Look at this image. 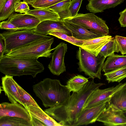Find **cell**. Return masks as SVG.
I'll list each match as a JSON object with an SVG mask.
<instances>
[{
	"instance_id": "2",
	"label": "cell",
	"mask_w": 126,
	"mask_h": 126,
	"mask_svg": "<svg viewBox=\"0 0 126 126\" xmlns=\"http://www.w3.org/2000/svg\"><path fill=\"white\" fill-rule=\"evenodd\" d=\"M33 92L45 107H52L63 103L71 95L66 86L59 80L48 78L33 85Z\"/></svg>"
},
{
	"instance_id": "9",
	"label": "cell",
	"mask_w": 126,
	"mask_h": 126,
	"mask_svg": "<svg viewBox=\"0 0 126 126\" xmlns=\"http://www.w3.org/2000/svg\"><path fill=\"white\" fill-rule=\"evenodd\" d=\"M126 86V82L120 83L115 86L103 89H100L99 88L96 89L88 97L82 109L90 108L105 102H108L113 95Z\"/></svg>"
},
{
	"instance_id": "37",
	"label": "cell",
	"mask_w": 126,
	"mask_h": 126,
	"mask_svg": "<svg viewBox=\"0 0 126 126\" xmlns=\"http://www.w3.org/2000/svg\"><path fill=\"white\" fill-rule=\"evenodd\" d=\"M31 126H46L43 123L32 116H31Z\"/></svg>"
},
{
	"instance_id": "35",
	"label": "cell",
	"mask_w": 126,
	"mask_h": 126,
	"mask_svg": "<svg viewBox=\"0 0 126 126\" xmlns=\"http://www.w3.org/2000/svg\"><path fill=\"white\" fill-rule=\"evenodd\" d=\"M0 28L1 29L9 31L24 30L17 28L8 20L2 21L0 23Z\"/></svg>"
},
{
	"instance_id": "39",
	"label": "cell",
	"mask_w": 126,
	"mask_h": 126,
	"mask_svg": "<svg viewBox=\"0 0 126 126\" xmlns=\"http://www.w3.org/2000/svg\"><path fill=\"white\" fill-rule=\"evenodd\" d=\"M7 0H0V11L3 8Z\"/></svg>"
},
{
	"instance_id": "5",
	"label": "cell",
	"mask_w": 126,
	"mask_h": 126,
	"mask_svg": "<svg viewBox=\"0 0 126 126\" xmlns=\"http://www.w3.org/2000/svg\"><path fill=\"white\" fill-rule=\"evenodd\" d=\"M79 61L78 69L80 72L93 79H101V72L106 58L99 54L96 56L79 47L76 55Z\"/></svg>"
},
{
	"instance_id": "36",
	"label": "cell",
	"mask_w": 126,
	"mask_h": 126,
	"mask_svg": "<svg viewBox=\"0 0 126 126\" xmlns=\"http://www.w3.org/2000/svg\"><path fill=\"white\" fill-rule=\"evenodd\" d=\"M118 21L121 27H126V8L119 13Z\"/></svg>"
},
{
	"instance_id": "21",
	"label": "cell",
	"mask_w": 126,
	"mask_h": 126,
	"mask_svg": "<svg viewBox=\"0 0 126 126\" xmlns=\"http://www.w3.org/2000/svg\"><path fill=\"white\" fill-rule=\"evenodd\" d=\"M26 14L34 16L41 22L46 20L58 21L60 20L58 13L48 8H37L30 10Z\"/></svg>"
},
{
	"instance_id": "19",
	"label": "cell",
	"mask_w": 126,
	"mask_h": 126,
	"mask_svg": "<svg viewBox=\"0 0 126 126\" xmlns=\"http://www.w3.org/2000/svg\"><path fill=\"white\" fill-rule=\"evenodd\" d=\"M30 114L44 123L46 126H62L44 111L40 107L30 105L26 109Z\"/></svg>"
},
{
	"instance_id": "15",
	"label": "cell",
	"mask_w": 126,
	"mask_h": 126,
	"mask_svg": "<svg viewBox=\"0 0 126 126\" xmlns=\"http://www.w3.org/2000/svg\"><path fill=\"white\" fill-rule=\"evenodd\" d=\"M13 77L6 75L2 77V88L11 103H18L21 104V97L18 89V84Z\"/></svg>"
},
{
	"instance_id": "33",
	"label": "cell",
	"mask_w": 126,
	"mask_h": 126,
	"mask_svg": "<svg viewBox=\"0 0 126 126\" xmlns=\"http://www.w3.org/2000/svg\"><path fill=\"white\" fill-rule=\"evenodd\" d=\"M115 38L118 49L121 53L126 54V37L116 35Z\"/></svg>"
},
{
	"instance_id": "27",
	"label": "cell",
	"mask_w": 126,
	"mask_h": 126,
	"mask_svg": "<svg viewBox=\"0 0 126 126\" xmlns=\"http://www.w3.org/2000/svg\"><path fill=\"white\" fill-rule=\"evenodd\" d=\"M119 52L115 38L112 37L102 47L99 54L106 58L114 54L115 52Z\"/></svg>"
},
{
	"instance_id": "26",
	"label": "cell",
	"mask_w": 126,
	"mask_h": 126,
	"mask_svg": "<svg viewBox=\"0 0 126 126\" xmlns=\"http://www.w3.org/2000/svg\"><path fill=\"white\" fill-rule=\"evenodd\" d=\"M104 75L108 83L120 82L126 78V66L105 73Z\"/></svg>"
},
{
	"instance_id": "24",
	"label": "cell",
	"mask_w": 126,
	"mask_h": 126,
	"mask_svg": "<svg viewBox=\"0 0 126 126\" xmlns=\"http://www.w3.org/2000/svg\"><path fill=\"white\" fill-rule=\"evenodd\" d=\"M108 104H112L126 111V86L120 90L110 97Z\"/></svg>"
},
{
	"instance_id": "16",
	"label": "cell",
	"mask_w": 126,
	"mask_h": 126,
	"mask_svg": "<svg viewBox=\"0 0 126 126\" xmlns=\"http://www.w3.org/2000/svg\"><path fill=\"white\" fill-rule=\"evenodd\" d=\"M65 26L71 33L72 36L80 40H86L101 37L78 24L63 20Z\"/></svg>"
},
{
	"instance_id": "6",
	"label": "cell",
	"mask_w": 126,
	"mask_h": 126,
	"mask_svg": "<svg viewBox=\"0 0 126 126\" xmlns=\"http://www.w3.org/2000/svg\"><path fill=\"white\" fill-rule=\"evenodd\" d=\"M34 29L8 31L1 33L0 36L4 42L5 53L7 54L13 50L48 36L36 33Z\"/></svg>"
},
{
	"instance_id": "17",
	"label": "cell",
	"mask_w": 126,
	"mask_h": 126,
	"mask_svg": "<svg viewBox=\"0 0 126 126\" xmlns=\"http://www.w3.org/2000/svg\"><path fill=\"white\" fill-rule=\"evenodd\" d=\"M112 38L111 36L108 35L86 40L80 47L96 56L103 46Z\"/></svg>"
},
{
	"instance_id": "13",
	"label": "cell",
	"mask_w": 126,
	"mask_h": 126,
	"mask_svg": "<svg viewBox=\"0 0 126 126\" xmlns=\"http://www.w3.org/2000/svg\"><path fill=\"white\" fill-rule=\"evenodd\" d=\"M8 20L18 28L24 30L35 29L41 22L34 16L26 13H13Z\"/></svg>"
},
{
	"instance_id": "28",
	"label": "cell",
	"mask_w": 126,
	"mask_h": 126,
	"mask_svg": "<svg viewBox=\"0 0 126 126\" xmlns=\"http://www.w3.org/2000/svg\"><path fill=\"white\" fill-rule=\"evenodd\" d=\"M21 0H7L3 8L0 11V21L7 18L15 11V3Z\"/></svg>"
},
{
	"instance_id": "10",
	"label": "cell",
	"mask_w": 126,
	"mask_h": 126,
	"mask_svg": "<svg viewBox=\"0 0 126 126\" xmlns=\"http://www.w3.org/2000/svg\"><path fill=\"white\" fill-rule=\"evenodd\" d=\"M54 49V51L51 54V59L48 67L53 75L59 76L66 71L64 58L67 51V45L61 42Z\"/></svg>"
},
{
	"instance_id": "31",
	"label": "cell",
	"mask_w": 126,
	"mask_h": 126,
	"mask_svg": "<svg viewBox=\"0 0 126 126\" xmlns=\"http://www.w3.org/2000/svg\"><path fill=\"white\" fill-rule=\"evenodd\" d=\"M64 0H38L31 5L34 9L47 8Z\"/></svg>"
},
{
	"instance_id": "8",
	"label": "cell",
	"mask_w": 126,
	"mask_h": 126,
	"mask_svg": "<svg viewBox=\"0 0 126 126\" xmlns=\"http://www.w3.org/2000/svg\"><path fill=\"white\" fill-rule=\"evenodd\" d=\"M97 121L107 126H126V116L124 111L112 104H108Z\"/></svg>"
},
{
	"instance_id": "25",
	"label": "cell",
	"mask_w": 126,
	"mask_h": 126,
	"mask_svg": "<svg viewBox=\"0 0 126 126\" xmlns=\"http://www.w3.org/2000/svg\"><path fill=\"white\" fill-rule=\"evenodd\" d=\"M0 126H31L28 121L22 118L8 116L0 118Z\"/></svg>"
},
{
	"instance_id": "41",
	"label": "cell",
	"mask_w": 126,
	"mask_h": 126,
	"mask_svg": "<svg viewBox=\"0 0 126 126\" xmlns=\"http://www.w3.org/2000/svg\"><path fill=\"white\" fill-rule=\"evenodd\" d=\"M124 113L125 116H126V111L124 112Z\"/></svg>"
},
{
	"instance_id": "7",
	"label": "cell",
	"mask_w": 126,
	"mask_h": 126,
	"mask_svg": "<svg viewBox=\"0 0 126 126\" xmlns=\"http://www.w3.org/2000/svg\"><path fill=\"white\" fill-rule=\"evenodd\" d=\"M66 20L78 24L100 37L108 35L109 28L105 21L92 13L78 14Z\"/></svg>"
},
{
	"instance_id": "22",
	"label": "cell",
	"mask_w": 126,
	"mask_h": 126,
	"mask_svg": "<svg viewBox=\"0 0 126 126\" xmlns=\"http://www.w3.org/2000/svg\"><path fill=\"white\" fill-rule=\"evenodd\" d=\"M71 0H64L47 8L57 13L59 15L60 20H63L72 17L69 8Z\"/></svg>"
},
{
	"instance_id": "3",
	"label": "cell",
	"mask_w": 126,
	"mask_h": 126,
	"mask_svg": "<svg viewBox=\"0 0 126 126\" xmlns=\"http://www.w3.org/2000/svg\"><path fill=\"white\" fill-rule=\"evenodd\" d=\"M38 59L13 58L4 55L0 58V71L13 76L30 75L34 78L44 69L43 65Z\"/></svg>"
},
{
	"instance_id": "34",
	"label": "cell",
	"mask_w": 126,
	"mask_h": 126,
	"mask_svg": "<svg viewBox=\"0 0 126 126\" xmlns=\"http://www.w3.org/2000/svg\"><path fill=\"white\" fill-rule=\"evenodd\" d=\"M15 8V12L20 14L27 13L30 10L28 3L24 1L16 2Z\"/></svg>"
},
{
	"instance_id": "4",
	"label": "cell",
	"mask_w": 126,
	"mask_h": 126,
	"mask_svg": "<svg viewBox=\"0 0 126 126\" xmlns=\"http://www.w3.org/2000/svg\"><path fill=\"white\" fill-rule=\"evenodd\" d=\"M54 38L51 37L41 39L13 50L4 55L12 58L24 59L38 58L44 57L50 58L51 46Z\"/></svg>"
},
{
	"instance_id": "12",
	"label": "cell",
	"mask_w": 126,
	"mask_h": 126,
	"mask_svg": "<svg viewBox=\"0 0 126 126\" xmlns=\"http://www.w3.org/2000/svg\"><path fill=\"white\" fill-rule=\"evenodd\" d=\"M0 105V118L5 116L19 117L28 121L31 124V115L20 104L3 102Z\"/></svg>"
},
{
	"instance_id": "14",
	"label": "cell",
	"mask_w": 126,
	"mask_h": 126,
	"mask_svg": "<svg viewBox=\"0 0 126 126\" xmlns=\"http://www.w3.org/2000/svg\"><path fill=\"white\" fill-rule=\"evenodd\" d=\"M34 32L41 35L47 36L48 32L55 31L72 36L69 31L64 25L63 20H46L41 22L34 29Z\"/></svg>"
},
{
	"instance_id": "1",
	"label": "cell",
	"mask_w": 126,
	"mask_h": 126,
	"mask_svg": "<svg viewBox=\"0 0 126 126\" xmlns=\"http://www.w3.org/2000/svg\"><path fill=\"white\" fill-rule=\"evenodd\" d=\"M105 84L88 82L78 93L73 92L63 103L45 110L48 115L62 126H73L85 103L91 94Z\"/></svg>"
},
{
	"instance_id": "20",
	"label": "cell",
	"mask_w": 126,
	"mask_h": 126,
	"mask_svg": "<svg viewBox=\"0 0 126 126\" xmlns=\"http://www.w3.org/2000/svg\"><path fill=\"white\" fill-rule=\"evenodd\" d=\"M126 66V55L114 54L108 57L104 62L102 71L107 73Z\"/></svg>"
},
{
	"instance_id": "18",
	"label": "cell",
	"mask_w": 126,
	"mask_h": 126,
	"mask_svg": "<svg viewBox=\"0 0 126 126\" xmlns=\"http://www.w3.org/2000/svg\"><path fill=\"white\" fill-rule=\"evenodd\" d=\"M125 0H89L87 10L94 14L102 12L104 10L113 8L123 2Z\"/></svg>"
},
{
	"instance_id": "30",
	"label": "cell",
	"mask_w": 126,
	"mask_h": 126,
	"mask_svg": "<svg viewBox=\"0 0 126 126\" xmlns=\"http://www.w3.org/2000/svg\"><path fill=\"white\" fill-rule=\"evenodd\" d=\"M48 34L56 37L79 47L83 44L85 40L79 39L72 36H69L64 33L55 31H49Z\"/></svg>"
},
{
	"instance_id": "11",
	"label": "cell",
	"mask_w": 126,
	"mask_h": 126,
	"mask_svg": "<svg viewBox=\"0 0 126 126\" xmlns=\"http://www.w3.org/2000/svg\"><path fill=\"white\" fill-rule=\"evenodd\" d=\"M108 102L90 108L82 109L73 126L87 125L95 123L107 106Z\"/></svg>"
},
{
	"instance_id": "40",
	"label": "cell",
	"mask_w": 126,
	"mask_h": 126,
	"mask_svg": "<svg viewBox=\"0 0 126 126\" xmlns=\"http://www.w3.org/2000/svg\"><path fill=\"white\" fill-rule=\"evenodd\" d=\"M38 0H23V1L26 2L28 4L31 5Z\"/></svg>"
},
{
	"instance_id": "29",
	"label": "cell",
	"mask_w": 126,
	"mask_h": 126,
	"mask_svg": "<svg viewBox=\"0 0 126 126\" xmlns=\"http://www.w3.org/2000/svg\"><path fill=\"white\" fill-rule=\"evenodd\" d=\"M18 89L21 99V104L26 109L30 105L40 107L30 95L18 84Z\"/></svg>"
},
{
	"instance_id": "32",
	"label": "cell",
	"mask_w": 126,
	"mask_h": 126,
	"mask_svg": "<svg viewBox=\"0 0 126 126\" xmlns=\"http://www.w3.org/2000/svg\"><path fill=\"white\" fill-rule=\"evenodd\" d=\"M82 0H72L70 2L69 8V11L72 17L78 14Z\"/></svg>"
},
{
	"instance_id": "38",
	"label": "cell",
	"mask_w": 126,
	"mask_h": 126,
	"mask_svg": "<svg viewBox=\"0 0 126 126\" xmlns=\"http://www.w3.org/2000/svg\"><path fill=\"white\" fill-rule=\"evenodd\" d=\"M3 39L0 36V58L4 55L5 52V47L4 45Z\"/></svg>"
},
{
	"instance_id": "23",
	"label": "cell",
	"mask_w": 126,
	"mask_h": 126,
	"mask_svg": "<svg viewBox=\"0 0 126 126\" xmlns=\"http://www.w3.org/2000/svg\"><path fill=\"white\" fill-rule=\"evenodd\" d=\"M88 82V78L78 75L68 80L66 86L70 92L78 93Z\"/></svg>"
}]
</instances>
